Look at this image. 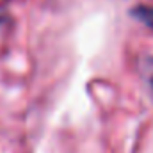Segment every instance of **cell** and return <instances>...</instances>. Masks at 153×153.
<instances>
[{"mask_svg":"<svg viewBox=\"0 0 153 153\" xmlns=\"http://www.w3.org/2000/svg\"><path fill=\"white\" fill-rule=\"evenodd\" d=\"M135 14H137L144 23H148V25L153 29V9H148V7H139V9H135Z\"/></svg>","mask_w":153,"mask_h":153,"instance_id":"1","label":"cell"}]
</instances>
